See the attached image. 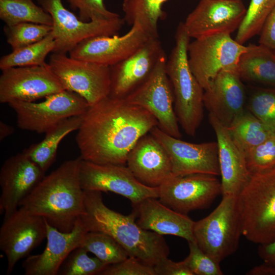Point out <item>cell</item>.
Listing matches in <instances>:
<instances>
[{
    "label": "cell",
    "instance_id": "cell-27",
    "mask_svg": "<svg viewBox=\"0 0 275 275\" xmlns=\"http://www.w3.org/2000/svg\"><path fill=\"white\" fill-rule=\"evenodd\" d=\"M81 116L67 118L55 125L45 133L40 142L31 145L22 152L46 172L56 160L58 147L62 140L70 132L78 130Z\"/></svg>",
    "mask_w": 275,
    "mask_h": 275
},
{
    "label": "cell",
    "instance_id": "cell-30",
    "mask_svg": "<svg viewBox=\"0 0 275 275\" xmlns=\"http://www.w3.org/2000/svg\"><path fill=\"white\" fill-rule=\"evenodd\" d=\"M0 19L7 26L31 22L52 26L51 15L33 0H0Z\"/></svg>",
    "mask_w": 275,
    "mask_h": 275
},
{
    "label": "cell",
    "instance_id": "cell-7",
    "mask_svg": "<svg viewBox=\"0 0 275 275\" xmlns=\"http://www.w3.org/2000/svg\"><path fill=\"white\" fill-rule=\"evenodd\" d=\"M48 64L65 89L79 95L89 106L110 94V66L56 52L50 56Z\"/></svg>",
    "mask_w": 275,
    "mask_h": 275
},
{
    "label": "cell",
    "instance_id": "cell-37",
    "mask_svg": "<svg viewBox=\"0 0 275 275\" xmlns=\"http://www.w3.org/2000/svg\"><path fill=\"white\" fill-rule=\"evenodd\" d=\"M251 174L267 170L275 166V133L245 154Z\"/></svg>",
    "mask_w": 275,
    "mask_h": 275
},
{
    "label": "cell",
    "instance_id": "cell-44",
    "mask_svg": "<svg viewBox=\"0 0 275 275\" xmlns=\"http://www.w3.org/2000/svg\"><path fill=\"white\" fill-rule=\"evenodd\" d=\"M15 131L14 128L11 125L0 122V141H2L9 135L12 134Z\"/></svg>",
    "mask_w": 275,
    "mask_h": 275
},
{
    "label": "cell",
    "instance_id": "cell-42",
    "mask_svg": "<svg viewBox=\"0 0 275 275\" xmlns=\"http://www.w3.org/2000/svg\"><path fill=\"white\" fill-rule=\"evenodd\" d=\"M259 34V44L275 50V7L266 17Z\"/></svg>",
    "mask_w": 275,
    "mask_h": 275
},
{
    "label": "cell",
    "instance_id": "cell-41",
    "mask_svg": "<svg viewBox=\"0 0 275 275\" xmlns=\"http://www.w3.org/2000/svg\"><path fill=\"white\" fill-rule=\"evenodd\" d=\"M156 275H193L183 261L176 262L164 258L154 266Z\"/></svg>",
    "mask_w": 275,
    "mask_h": 275
},
{
    "label": "cell",
    "instance_id": "cell-45",
    "mask_svg": "<svg viewBox=\"0 0 275 275\" xmlns=\"http://www.w3.org/2000/svg\"><path fill=\"white\" fill-rule=\"evenodd\" d=\"M275 51V50H274Z\"/></svg>",
    "mask_w": 275,
    "mask_h": 275
},
{
    "label": "cell",
    "instance_id": "cell-35",
    "mask_svg": "<svg viewBox=\"0 0 275 275\" xmlns=\"http://www.w3.org/2000/svg\"><path fill=\"white\" fill-rule=\"evenodd\" d=\"M52 30V26L25 22L12 26L5 25L4 31L7 42L15 50L43 39Z\"/></svg>",
    "mask_w": 275,
    "mask_h": 275
},
{
    "label": "cell",
    "instance_id": "cell-10",
    "mask_svg": "<svg viewBox=\"0 0 275 275\" xmlns=\"http://www.w3.org/2000/svg\"><path fill=\"white\" fill-rule=\"evenodd\" d=\"M167 60L163 54L146 80L124 98L150 112L163 131L180 139L173 91L166 71Z\"/></svg>",
    "mask_w": 275,
    "mask_h": 275
},
{
    "label": "cell",
    "instance_id": "cell-25",
    "mask_svg": "<svg viewBox=\"0 0 275 275\" xmlns=\"http://www.w3.org/2000/svg\"><path fill=\"white\" fill-rule=\"evenodd\" d=\"M157 198H147L133 205L137 224L142 229L159 235H172L187 242L196 241L193 229L195 221L187 214L168 207Z\"/></svg>",
    "mask_w": 275,
    "mask_h": 275
},
{
    "label": "cell",
    "instance_id": "cell-34",
    "mask_svg": "<svg viewBox=\"0 0 275 275\" xmlns=\"http://www.w3.org/2000/svg\"><path fill=\"white\" fill-rule=\"evenodd\" d=\"M88 253L81 246L75 248L62 263L58 270V274H99L107 265L96 257H89Z\"/></svg>",
    "mask_w": 275,
    "mask_h": 275
},
{
    "label": "cell",
    "instance_id": "cell-11",
    "mask_svg": "<svg viewBox=\"0 0 275 275\" xmlns=\"http://www.w3.org/2000/svg\"><path fill=\"white\" fill-rule=\"evenodd\" d=\"M246 49L229 34L197 39L188 46L189 65L205 90L221 71L236 67Z\"/></svg>",
    "mask_w": 275,
    "mask_h": 275
},
{
    "label": "cell",
    "instance_id": "cell-36",
    "mask_svg": "<svg viewBox=\"0 0 275 275\" xmlns=\"http://www.w3.org/2000/svg\"><path fill=\"white\" fill-rule=\"evenodd\" d=\"M251 112L275 133V88H259L249 102Z\"/></svg>",
    "mask_w": 275,
    "mask_h": 275
},
{
    "label": "cell",
    "instance_id": "cell-8",
    "mask_svg": "<svg viewBox=\"0 0 275 275\" xmlns=\"http://www.w3.org/2000/svg\"><path fill=\"white\" fill-rule=\"evenodd\" d=\"M8 105L16 114L18 127L38 133H45L67 118L82 115L89 106L79 95L66 90L50 95L41 102L15 101Z\"/></svg>",
    "mask_w": 275,
    "mask_h": 275
},
{
    "label": "cell",
    "instance_id": "cell-26",
    "mask_svg": "<svg viewBox=\"0 0 275 275\" xmlns=\"http://www.w3.org/2000/svg\"><path fill=\"white\" fill-rule=\"evenodd\" d=\"M236 70L241 80L275 87V51L250 44L240 56Z\"/></svg>",
    "mask_w": 275,
    "mask_h": 275
},
{
    "label": "cell",
    "instance_id": "cell-22",
    "mask_svg": "<svg viewBox=\"0 0 275 275\" xmlns=\"http://www.w3.org/2000/svg\"><path fill=\"white\" fill-rule=\"evenodd\" d=\"M245 92L236 67L221 71L204 90L203 102L210 115L228 127L244 111Z\"/></svg>",
    "mask_w": 275,
    "mask_h": 275
},
{
    "label": "cell",
    "instance_id": "cell-40",
    "mask_svg": "<svg viewBox=\"0 0 275 275\" xmlns=\"http://www.w3.org/2000/svg\"><path fill=\"white\" fill-rule=\"evenodd\" d=\"M99 275H156L154 267L129 256L118 263L107 266Z\"/></svg>",
    "mask_w": 275,
    "mask_h": 275
},
{
    "label": "cell",
    "instance_id": "cell-43",
    "mask_svg": "<svg viewBox=\"0 0 275 275\" xmlns=\"http://www.w3.org/2000/svg\"><path fill=\"white\" fill-rule=\"evenodd\" d=\"M258 254L263 263L275 266V241L270 243L259 245Z\"/></svg>",
    "mask_w": 275,
    "mask_h": 275
},
{
    "label": "cell",
    "instance_id": "cell-32",
    "mask_svg": "<svg viewBox=\"0 0 275 275\" xmlns=\"http://www.w3.org/2000/svg\"><path fill=\"white\" fill-rule=\"evenodd\" d=\"M79 246L94 254L107 266L120 262L129 256L114 239L101 232L88 231Z\"/></svg>",
    "mask_w": 275,
    "mask_h": 275
},
{
    "label": "cell",
    "instance_id": "cell-14",
    "mask_svg": "<svg viewBox=\"0 0 275 275\" xmlns=\"http://www.w3.org/2000/svg\"><path fill=\"white\" fill-rule=\"evenodd\" d=\"M46 233L45 219L30 214L22 207L4 218L0 228V249L7 260V274L41 244Z\"/></svg>",
    "mask_w": 275,
    "mask_h": 275
},
{
    "label": "cell",
    "instance_id": "cell-21",
    "mask_svg": "<svg viewBox=\"0 0 275 275\" xmlns=\"http://www.w3.org/2000/svg\"><path fill=\"white\" fill-rule=\"evenodd\" d=\"M47 243L39 254L29 255L23 261L25 275H57L62 263L68 255L78 247L88 232L80 217L70 232H63L46 221Z\"/></svg>",
    "mask_w": 275,
    "mask_h": 275
},
{
    "label": "cell",
    "instance_id": "cell-9",
    "mask_svg": "<svg viewBox=\"0 0 275 275\" xmlns=\"http://www.w3.org/2000/svg\"><path fill=\"white\" fill-rule=\"evenodd\" d=\"M38 3L52 18L55 42L52 52L66 54L86 39L117 35L125 22L120 17L84 22L65 8L62 0H38Z\"/></svg>",
    "mask_w": 275,
    "mask_h": 275
},
{
    "label": "cell",
    "instance_id": "cell-23",
    "mask_svg": "<svg viewBox=\"0 0 275 275\" xmlns=\"http://www.w3.org/2000/svg\"><path fill=\"white\" fill-rule=\"evenodd\" d=\"M127 167L142 183L159 187L173 176L170 156L151 133L143 136L128 154Z\"/></svg>",
    "mask_w": 275,
    "mask_h": 275
},
{
    "label": "cell",
    "instance_id": "cell-24",
    "mask_svg": "<svg viewBox=\"0 0 275 275\" xmlns=\"http://www.w3.org/2000/svg\"><path fill=\"white\" fill-rule=\"evenodd\" d=\"M209 119L218 144L222 194L238 196L251 176L245 155L234 141L227 127L210 114Z\"/></svg>",
    "mask_w": 275,
    "mask_h": 275
},
{
    "label": "cell",
    "instance_id": "cell-33",
    "mask_svg": "<svg viewBox=\"0 0 275 275\" xmlns=\"http://www.w3.org/2000/svg\"><path fill=\"white\" fill-rule=\"evenodd\" d=\"M274 7L275 0H251L235 40L243 44L259 34L266 17Z\"/></svg>",
    "mask_w": 275,
    "mask_h": 275
},
{
    "label": "cell",
    "instance_id": "cell-38",
    "mask_svg": "<svg viewBox=\"0 0 275 275\" xmlns=\"http://www.w3.org/2000/svg\"><path fill=\"white\" fill-rule=\"evenodd\" d=\"M189 253L183 260L193 275H222L219 263L203 252L196 241L188 242Z\"/></svg>",
    "mask_w": 275,
    "mask_h": 275
},
{
    "label": "cell",
    "instance_id": "cell-3",
    "mask_svg": "<svg viewBox=\"0 0 275 275\" xmlns=\"http://www.w3.org/2000/svg\"><path fill=\"white\" fill-rule=\"evenodd\" d=\"M84 204L85 213L80 218L88 231L108 235L129 256L152 266L168 257L169 248L162 235L141 228L133 213L125 215L109 208L101 191L84 190Z\"/></svg>",
    "mask_w": 275,
    "mask_h": 275
},
{
    "label": "cell",
    "instance_id": "cell-17",
    "mask_svg": "<svg viewBox=\"0 0 275 275\" xmlns=\"http://www.w3.org/2000/svg\"><path fill=\"white\" fill-rule=\"evenodd\" d=\"M151 133L163 146L171 159L173 176L191 174L220 175L217 142L194 144L173 137L157 126Z\"/></svg>",
    "mask_w": 275,
    "mask_h": 275
},
{
    "label": "cell",
    "instance_id": "cell-2",
    "mask_svg": "<svg viewBox=\"0 0 275 275\" xmlns=\"http://www.w3.org/2000/svg\"><path fill=\"white\" fill-rule=\"evenodd\" d=\"M79 156L63 162L45 176L19 204L63 232H71L85 213L84 190L80 180Z\"/></svg>",
    "mask_w": 275,
    "mask_h": 275
},
{
    "label": "cell",
    "instance_id": "cell-16",
    "mask_svg": "<svg viewBox=\"0 0 275 275\" xmlns=\"http://www.w3.org/2000/svg\"><path fill=\"white\" fill-rule=\"evenodd\" d=\"M246 12L241 0H201L183 22L190 38L195 39L238 30Z\"/></svg>",
    "mask_w": 275,
    "mask_h": 275
},
{
    "label": "cell",
    "instance_id": "cell-28",
    "mask_svg": "<svg viewBox=\"0 0 275 275\" xmlns=\"http://www.w3.org/2000/svg\"><path fill=\"white\" fill-rule=\"evenodd\" d=\"M168 0H123L124 20L138 24L150 37L158 38V23L166 17L162 7Z\"/></svg>",
    "mask_w": 275,
    "mask_h": 275
},
{
    "label": "cell",
    "instance_id": "cell-29",
    "mask_svg": "<svg viewBox=\"0 0 275 275\" xmlns=\"http://www.w3.org/2000/svg\"><path fill=\"white\" fill-rule=\"evenodd\" d=\"M227 128L234 141L245 155L273 133L252 113L244 111Z\"/></svg>",
    "mask_w": 275,
    "mask_h": 275
},
{
    "label": "cell",
    "instance_id": "cell-6",
    "mask_svg": "<svg viewBox=\"0 0 275 275\" xmlns=\"http://www.w3.org/2000/svg\"><path fill=\"white\" fill-rule=\"evenodd\" d=\"M242 229L238 196L223 195L209 215L195 222L193 233L201 250L220 263L238 249Z\"/></svg>",
    "mask_w": 275,
    "mask_h": 275
},
{
    "label": "cell",
    "instance_id": "cell-4",
    "mask_svg": "<svg viewBox=\"0 0 275 275\" xmlns=\"http://www.w3.org/2000/svg\"><path fill=\"white\" fill-rule=\"evenodd\" d=\"M189 40L183 22H180L175 34V45L167 60L166 71L173 91L178 121L187 134L194 136L204 117V90L189 65Z\"/></svg>",
    "mask_w": 275,
    "mask_h": 275
},
{
    "label": "cell",
    "instance_id": "cell-39",
    "mask_svg": "<svg viewBox=\"0 0 275 275\" xmlns=\"http://www.w3.org/2000/svg\"><path fill=\"white\" fill-rule=\"evenodd\" d=\"M71 8L78 10L79 19L84 22L94 19H113L120 17L108 10L103 0H67Z\"/></svg>",
    "mask_w": 275,
    "mask_h": 275
},
{
    "label": "cell",
    "instance_id": "cell-12",
    "mask_svg": "<svg viewBox=\"0 0 275 275\" xmlns=\"http://www.w3.org/2000/svg\"><path fill=\"white\" fill-rule=\"evenodd\" d=\"M79 175L83 190L114 193L132 205L147 198L159 197L158 187L142 183L124 165L99 164L81 158Z\"/></svg>",
    "mask_w": 275,
    "mask_h": 275
},
{
    "label": "cell",
    "instance_id": "cell-5",
    "mask_svg": "<svg viewBox=\"0 0 275 275\" xmlns=\"http://www.w3.org/2000/svg\"><path fill=\"white\" fill-rule=\"evenodd\" d=\"M238 198L242 235L259 245L275 241V166L251 174Z\"/></svg>",
    "mask_w": 275,
    "mask_h": 275
},
{
    "label": "cell",
    "instance_id": "cell-20",
    "mask_svg": "<svg viewBox=\"0 0 275 275\" xmlns=\"http://www.w3.org/2000/svg\"><path fill=\"white\" fill-rule=\"evenodd\" d=\"M164 53L158 38H150L131 55L111 66L109 96L126 97L146 80Z\"/></svg>",
    "mask_w": 275,
    "mask_h": 275
},
{
    "label": "cell",
    "instance_id": "cell-13",
    "mask_svg": "<svg viewBox=\"0 0 275 275\" xmlns=\"http://www.w3.org/2000/svg\"><path fill=\"white\" fill-rule=\"evenodd\" d=\"M158 187L159 200L184 214L207 208L222 194L221 181L206 174L173 176Z\"/></svg>",
    "mask_w": 275,
    "mask_h": 275
},
{
    "label": "cell",
    "instance_id": "cell-19",
    "mask_svg": "<svg viewBox=\"0 0 275 275\" xmlns=\"http://www.w3.org/2000/svg\"><path fill=\"white\" fill-rule=\"evenodd\" d=\"M150 38L138 24H134L120 36H100L86 39L70 51L69 56L111 67L131 55Z\"/></svg>",
    "mask_w": 275,
    "mask_h": 275
},
{
    "label": "cell",
    "instance_id": "cell-15",
    "mask_svg": "<svg viewBox=\"0 0 275 275\" xmlns=\"http://www.w3.org/2000/svg\"><path fill=\"white\" fill-rule=\"evenodd\" d=\"M0 76V102H34L65 90L48 63L5 69Z\"/></svg>",
    "mask_w": 275,
    "mask_h": 275
},
{
    "label": "cell",
    "instance_id": "cell-1",
    "mask_svg": "<svg viewBox=\"0 0 275 275\" xmlns=\"http://www.w3.org/2000/svg\"><path fill=\"white\" fill-rule=\"evenodd\" d=\"M157 125L145 108L108 96L82 115L76 135L80 157L96 163L124 165L136 142Z\"/></svg>",
    "mask_w": 275,
    "mask_h": 275
},
{
    "label": "cell",
    "instance_id": "cell-31",
    "mask_svg": "<svg viewBox=\"0 0 275 275\" xmlns=\"http://www.w3.org/2000/svg\"><path fill=\"white\" fill-rule=\"evenodd\" d=\"M55 47L51 32L42 40L31 45L15 49L3 56L0 60L1 70L16 67L41 66L47 64V56Z\"/></svg>",
    "mask_w": 275,
    "mask_h": 275
},
{
    "label": "cell",
    "instance_id": "cell-18",
    "mask_svg": "<svg viewBox=\"0 0 275 275\" xmlns=\"http://www.w3.org/2000/svg\"><path fill=\"white\" fill-rule=\"evenodd\" d=\"M45 173L23 152L8 158L0 171V213L8 217L44 177Z\"/></svg>",
    "mask_w": 275,
    "mask_h": 275
}]
</instances>
